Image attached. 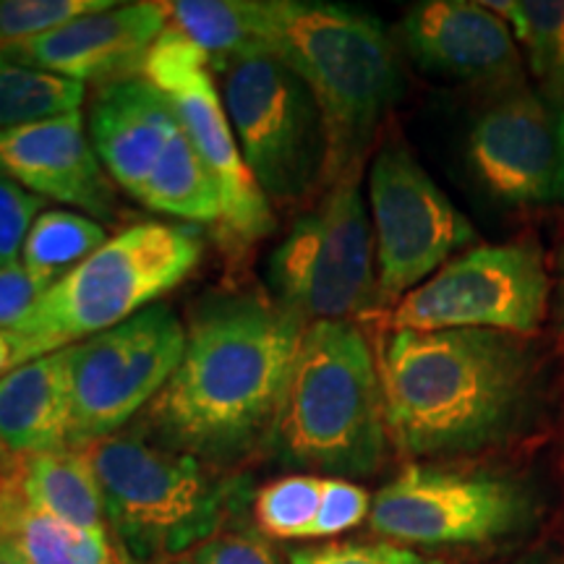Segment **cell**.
<instances>
[{"label": "cell", "mask_w": 564, "mask_h": 564, "mask_svg": "<svg viewBox=\"0 0 564 564\" xmlns=\"http://www.w3.org/2000/svg\"><path fill=\"white\" fill-rule=\"evenodd\" d=\"M45 199L26 192L21 183L0 171V267L19 262L26 236L42 215Z\"/></svg>", "instance_id": "obj_30"}, {"label": "cell", "mask_w": 564, "mask_h": 564, "mask_svg": "<svg viewBox=\"0 0 564 564\" xmlns=\"http://www.w3.org/2000/svg\"><path fill=\"white\" fill-rule=\"evenodd\" d=\"M288 564H449L442 556L426 554L394 541H327L288 552Z\"/></svg>", "instance_id": "obj_28"}, {"label": "cell", "mask_w": 564, "mask_h": 564, "mask_svg": "<svg viewBox=\"0 0 564 564\" xmlns=\"http://www.w3.org/2000/svg\"><path fill=\"white\" fill-rule=\"evenodd\" d=\"M70 426L68 348L34 358L0 379V455L74 449Z\"/></svg>", "instance_id": "obj_19"}, {"label": "cell", "mask_w": 564, "mask_h": 564, "mask_svg": "<svg viewBox=\"0 0 564 564\" xmlns=\"http://www.w3.org/2000/svg\"><path fill=\"white\" fill-rule=\"evenodd\" d=\"M202 253V236L192 225L137 223L108 238L13 327L26 361L108 333L160 303L196 270Z\"/></svg>", "instance_id": "obj_6"}, {"label": "cell", "mask_w": 564, "mask_h": 564, "mask_svg": "<svg viewBox=\"0 0 564 564\" xmlns=\"http://www.w3.org/2000/svg\"><path fill=\"white\" fill-rule=\"evenodd\" d=\"M24 364H30V361H26L24 343H21V337L13 333V329H0V379Z\"/></svg>", "instance_id": "obj_33"}, {"label": "cell", "mask_w": 564, "mask_h": 564, "mask_svg": "<svg viewBox=\"0 0 564 564\" xmlns=\"http://www.w3.org/2000/svg\"><path fill=\"white\" fill-rule=\"evenodd\" d=\"M306 329L299 314L259 295L199 301L178 369L139 432L220 470L262 453Z\"/></svg>", "instance_id": "obj_1"}, {"label": "cell", "mask_w": 564, "mask_h": 564, "mask_svg": "<svg viewBox=\"0 0 564 564\" xmlns=\"http://www.w3.org/2000/svg\"><path fill=\"white\" fill-rule=\"evenodd\" d=\"M560 324L564 329V280H562V288H560Z\"/></svg>", "instance_id": "obj_36"}, {"label": "cell", "mask_w": 564, "mask_h": 564, "mask_svg": "<svg viewBox=\"0 0 564 564\" xmlns=\"http://www.w3.org/2000/svg\"><path fill=\"white\" fill-rule=\"evenodd\" d=\"M47 288L26 270L24 262L0 267V329H13L32 312Z\"/></svg>", "instance_id": "obj_32"}, {"label": "cell", "mask_w": 564, "mask_h": 564, "mask_svg": "<svg viewBox=\"0 0 564 564\" xmlns=\"http://www.w3.org/2000/svg\"><path fill=\"white\" fill-rule=\"evenodd\" d=\"M110 6L112 0H0V51L37 40Z\"/></svg>", "instance_id": "obj_27"}, {"label": "cell", "mask_w": 564, "mask_h": 564, "mask_svg": "<svg viewBox=\"0 0 564 564\" xmlns=\"http://www.w3.org/2000/svg\"><path fill=\"white\" fill-rule=\"evenodd\" d=\"M390 444L411 463L470 457L533 419L541 364L525 337L489 329H390L377 348Z\"/></svg>", "instance_id": "obj_2"}, {"label": "cell", "mask_w": 564, "mask_h": 564, "mask_svg": "<svg viewBox=\"0 0 564 564\" xmlns=\"http://www.w3.org/2000/svg\"><path fill=\"white\" fill-rule=\"evenodd\" d=\"M264 51L301 76L319 105L333 186L361 171L366 147L403 95L398 47L371 13L319 0H259Z\"/></svg>", "instance_id": "obj_3"}, {"label": "cell", "mask_w": 564, "mask_h": 564, "mask_svg": "<svg viewBox=\"0 0 564 564\" xmlns=\"http://www.w3.org/2000/svg\"><path fill=\"white\" fill-rule=\"evenodd\" d=\"M165 9L167 26L194 42L212 70L241 55L267 53L259 0H173Z\"/></svg>", "instance_id": "obj_22"}, {"label": "cell", "mask_w": 564, "mask_h": 564, "mask_svg": "<svg viewBox=\"0 0 564 564\" xmlns=\"http://www.w3.org/2000/svg\"><path fill=\"white\" fill-rule=\"evenodd\" d=\"M541 518V491L512 470L408 463L373 494L369 528L411 549H489L525 539Z\"/></svg>", "instance_id": "obj_7"}, {"label": "cell", "mask_w": 564, "mask_h": 564, "mask_svg": "<svg viewBox=\"0 0 564 564\" xmlns=\"http://www.w3.org/2000/svg\"><path fill=\"white\" fill-rule=\"evenodd\" d=\"M476 181L510 207L564 204V105L512 91L476 118L465 141Z\"/></svg>", "instance_id": "obj_14"}, {"label": "cell", "mask_w": 564, "mask_h": 564, "mask_svg": "<svg viewBox=\"0 0 564 564\" xmlns=\"http://www.w3.org/2000/svg\"><path fill=\"white\" fill-rule=\"evenodd\" d=\"M0 476L9 478L34 507L66 525L91 533H112L102 489L84 449L40 455H0Z\"/></svg>", "instance_id": "obj_20"}, {"label": "cell", "mask_w": 564, "mask_h": 564, "mask_svg": "<svg viewBox=\"0 0 564 564\" xmlns=\"http://www.w3.org/2000/svg\"><path fill=\"white\" fill-rule=\"evenodd\" d=\"M105 241H108L105 228L91 217L68 209H51L34 220L21 249V262L42 285L53 288Z\"/></svg>", "instance_id": "obj_24"}, {"label": "cell", "mask_w": 564, "mask_h": 564, "mask_svg": "<svg viewBox=\"0 0 564 564\" xmlns=\"http://www.w3.org/2000/svg\"><path fill=\"white\" fill-rule=\"evenodd\" d=\"M369 207L382 308L474 249V225L403 144H387L373 160Z\"/></svg>", "instance_id": "obj_12"}, {"label": "cell", "mask_w": 564, "mask_h": 564, "mask_svg": "<svg viewBox=\"0 0 564 564\" xmlns=\"http://www.w3.org/2000/svg\"><path fill=\"white\" fill-rule=\"evenodd\" d=\"M238 150L270 202H299L324 181L327 139L319 105L295 70L272 53L215 68Z\"/></svg>", "instance_id": "obj_9"}, {"label": "cell", "mask_w": 564, "mask_h": 564, "mask_svg": "<svg viewBox=\"0 0 564 564\" xmlns=\"http://www.w3.org/2000/svg\"><path fill=\"white\" fill-rule=\"evenodd\" d=\"M514 34L544 95L564 105V0H502L486 3Z\"/></svg>", "instance_id": "obj_25"}, {"label": "cell", "mask_w": 564, "mask_h": 564, "mask_svg": "<svg viewBox=\"0 0 564 564\" xmlns=\"http://www.w3.org/2000/svg\"><path fill=\"white\" fill-rule=\"evenodd\" d=\"M0 541L24 564H139L112 533H91L42 512L0 476Z\"/></svg>", "instance_id": "obj_21"}, {"label": "cell", "mask_w": 564, "mask_h": 564, "mask_svg": "<svg viewBox=\"0 0 564 564\" xmlns=\"http://www.w3.org/2000/svg\"><path fill=\"white\" fill-rule=\"evenodd\" d=\"M400 34L423 68L460 82L505 84L523 68L510 24L486 3L426 0L408 9Z\"/></svg>", "instance_id": "obj_18"}, {"label": "cell", "mask_w": 564, "mask_h": 564, "mask_svg": "<svg viewBox=\"0 0 564 564\" xmlns=\"http://www.w3.org/2000/svg\"><path fill=\"white\" fill-rule=\"evenodd\" d=\"M377 350L356 322H314L303 335L274 421L280 465L322 478L373 476L387 460Z\"/></svg>", "instance_id": "obj_4"}, {"label": "cell", "mask_w": 564, "mask_h": 564, "mask_svg": "<svg viewBox=\"0 0 564 564\" xmlns=\"http://www.w3.org/2000/svg\"><path fill=\"white\" fill-rule=\"evenodd\" d=\"M512 564H564V556L554 554V552H533V554H528V556H523V560H518Z\"/></svg>", "instance_id": "obj_34"}, {"label": "cell", "mask_w": 564, "mask_h": 564, "mask_svg": "<svg viewBox=\"0 0 564 564\" xmlns=\"http://www.w3.org/2000/svg\"><path fill=\"white\" fill-rule=\"evenodd\" d=\"M141 76L165 95L204 165L215 175L223 196L225 238L243 249L270 236L274 230L272 202L241 158L207 55L167 26L147 55Z\"/></svg>", "instance_id": "obj_13"}, {"label": "cell", "mask_w": 564, "mask_h": 564, "mask_svg": "<svg viewBox=\"0 0 564 564\" xmlns=\"http://www.w3.org/2000/svg\"><path fill=\"white\" fill-rule=\"evenodd\" d=\"M89 139L108 178L131 199L144 196L181 150L188 133L144 76L97 87L89 108Z\"/></svg>", "instance_id": "obj_16"}, {"label": "cell", "mask_w": 564, "mask_h": 564, "mask_svg": "<svg viewBox=\"0 0 564 564\" xmlns=\"http://www.w3.org/2000/svg\"><path fill=\"white\" fill-rule=\"evenodd\" d=\"M0 564H24L19 560V554L13 552L11 546H6L3 541H0Z\"/></svg>", "instance_id": "obj_35"}, {"label": "cell", "mask_w": 564, "mask_h": 564, "mask_svg": "<svg viewBox=\"0 0 564 564\" xmlns=\"http://www.w3.org/2000/svg\"><path fill=\"white\" fill-rule=\"evenodd\" d=\"M322 491V476L291 474L274 478L253 494V528L270 541L312 539Z\"/></svg>", "instance_id": "obj_26"}, {"label": "cell", "mask_w": 564, "mask_h": 564, "mask_svg": "<svg viewBox=\"0 0 564 564\" xmlns=\"http://www.w3.org/2000/svg\"><path fill=\"white\" fill-rule=\"evenodd\" d=\"M0 171L40 199L70 204L91 220L118 215L116 183L91 147L82 110L0 133Z\"/></svg>", "instance_id": "obj_17"}, {"label": "cell", "mask_w": 564, "mask_h": 564, "mask_svg": "<svg viewBox=\"0 0 564 564\" xmlns=\"http://www.w3.org/2000/svg\"><path fill=\"white\" fill-rule=\"evenodd\" d=\"M183 348L186 324L167 303L70 345V447L87 449L126 432L178 369Z\"/></svg>", "instance_id": "obj_10"}, {"label": "cell", "mask_w": 564, "mask_h": 564, "mask_svg": "<svg viewBox=\"0 0 564 564\" xmlns=\"http://www.w3.org/2000/svg\"><path fill=\"white\" fill-rule=\"evenodd\" d=\"M171 564H288V560L253 525H230Z\"/></svg>", "instance_id": "obj_29"}, {"label": "cell", "mask_w": 564, "mask_h": 564, "mask_svg": "<svg viewBox=\"0 0 564 564\" xmlns=\"http://www.w3.org/2000/svg\"><path fill=\"white\" fill-rule=\"evenodd\" d=\"M84 453L100 481L110 531L139 564H171L253 502L246 476L223 474L139 429Z\"/></svg>", "instance_id": "obj_5"}, {"label": "cell", "mask_w": 564, "mask_h": 564, "mask_svg": "<svg viewBox=\"0 0 564 564\" xmlns=\"http://www.w3.org/2000/svg\"><path fill=\"white\" fill-rule=\"evenodd\" d=\"M87 84L0 55V133L79 112Z\"/></svg>", "instance_id": "obj_23"}, {"label": "cell", "mask_w": 564, "mask_h": 564, "mask_svg": "<svg viewBox=\"0 0 564 564\" xmlns=\"http://www.w3.org/2000/svg\"><path fill=\"white\" fill-rule=\"evenodd\" d=\"M549 306L544 251L533 241L481 243L457 253L394 303L390 329H489L528 337Z\"/></svg>", "instance_id": "obj_11"}, {"label": "cell", "mask_w": 564, "mask_h": 564, "mask_svg": "<svg viewBox=\"0 0 564 564\" xmlns=\"http://www.w3.org/2000/svg\"><path fill=\"white\" fill-rule=\"evenodd\" d=\"M358 173L333 183L319 209L295 220L267 262L272 301L308 324H358L382 308L377 246Z\"/></svg>", "instance_id": "obj_8"}, {"label": "cell", "mask_w": 564, "mask_h": 564, "mask_svg": "<svg viewBox=\"0 0 564 564\" xmlns=\"http://www.w3.org/2000/svg\"><path fill=\"white\" fill-rule=\"evenodd\" d=\"M373 497L348 478H324L322 505L312 539H335L369 520Z\"/></svg>", "instance_id": "obj_31"}, {"label": "cell", "mask_w": 564, "mask_h": 564, "mask_svg": "<svg viewBox=\"0 0 564 564\" xmlns=\"http://www.w3.org/2000/svg\"><path fill=\"white\" fill-rule=\"evenodd\" d=\"M165 30V3H112L37 40L6 47L0 55L63 79L105 87L141 76L147 55Z\"/></svg>", "instance_id": "obj_15"}]
</instances>
